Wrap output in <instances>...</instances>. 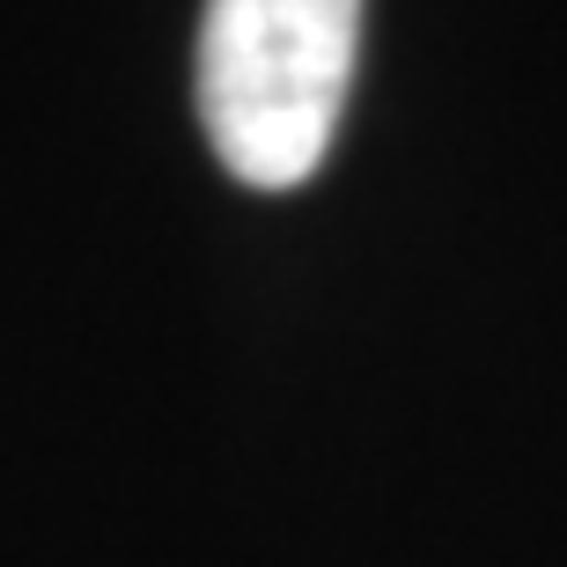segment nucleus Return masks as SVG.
<instances>
[{"label": "nucleus", "mask_w": 567, "mask_h": 567, "mask_svg": "<svg viewBox=\"0 0 567 567\" xmlns=\"http://www.w3.org/2000/svg\"><path fill=\"white\" fill-rule=\"evenodd\" d=\"M361 52V0H207L199 126L229 177L288 192L317 177Z\"/></svg>", "instance_id": "f257e3e1"}]
</instances>
